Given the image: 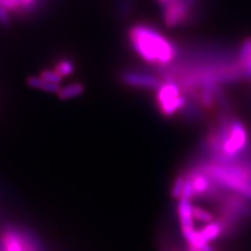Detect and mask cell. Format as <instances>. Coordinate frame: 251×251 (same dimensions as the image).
I'll return each mask as SVG.
<instances>
[{
    "label": "cell",
    "mask_w": 251,
    "mask_h": 251,
    "mask_svg": "<svg viewBox=\"0 0 251 251\" xmlns=\"http://www.w3.org/2000/svg\"><path fill=\"white\" fill-rule=\"evenodd\" d=\"M128 40L141 59L156 67L171 65L179 57L180 50L176 43L146 23L132 25L128 30Z\"/></svg>",
    "instance_id": "obj_1"
},
{
    "label": "cell",
    "mask_w": 251,
    "mask_h": 251,
    "mask_svg": "<svg viewBox=\"0 0 251 251\" xmlns=\"http://www.w3.org/2000/svg\"><path fill=\"white\" fill-rule=\"evenodd\" d=\"M156 100L161 114L171 117L176 112L181 111L187 98L176 82L162 81L156 92Z\"/></svg>",
    "instance_id": "obj_2"
},
{
    "label": "cell",
    "mask_w": 251,
    "mask_h": 251,
    "mask_svg": "<svg viewBox=\"0 0 251 251\" xmlns=\"http://www.w3.org/2000/svg\"><path fill=\"white\" fill-rule=\"evenodd\" d=\"M193 0H172L163 5V20L169 27L182 25L191 18Z\"/></svg>",
    "instance_id": "obj_3"
},
{
    "label": "cell",
    "mask_w": 251,
    "mask_h": 251,
    "mask_svg": "<svg viewBox=\"0 0 251 251\" xmlns=\"http://www.w3.org/2000/svg\"><path fill=\"white\" fill-rule=\"evenodd\" d=\"M121 81L132 88L158 89L162 81L158 76L141 70H125L120 75Z\"/></svg>",
    "instance_id": "obj_4"
},
{
    "label": "cell",
    "mask_w": 251,
    "mask_h": 251,
    "mask_svg": "<svg viewBox=\"0 0 251 251\" xmlns=\"http://www.w3.org/2000/svg\"><path fill=\"white\" fill-rule=\"evenodd\" d=\"M193 204L188 199L181 198L178 202V216L181 224L182 231L194 229V216H193Z\"/></svg>",
    "instance_id": "obj_5"
},
{
    "label": "cell",
    "mask_w": 251,
    "mask_h": 251,
    "mask_svg": "<svg viewBox=\"0 0 251 251\" xmlns=\"http://www.w3.org/2000/svg\"><path fill=\"white\" fill-rule=\"evenodd\" d=\"M182 116L184 117V120L190 123H198L203 120V107L195 101L193 100L187 99V101L185 106L182 108L181 111Z\"/></svg>",
    "instance_id": "obj_6"
},
{
    "label": "cell",
    "mask_w": 251,
    "mask_h": 251,
    "mask_svg": "<svg viewBox=\"0 0 251 251\" xmlns=\"http://www.w3.org/2000/svg\"><path fill=\"white\" fill-rule=\"evenodd\" d=\"M85 91V86L82 82H74L66 86H63L58 91V98L62 100H73L80 97Z\"/></svg>",
    "instance_id": "obj_7"
},
{
    "label": "cell",
    "mask_w": 251,
    "mask_h": 251,
    "mask_svg": "<svg viewBox=\"0 0 251 251\" xmlns=\"http://www.w3.org/2000/svg\"><path fill=\"white\" fill-rule=\"evenodd\" d=\"M53 70L63 77H67L73 75L75 72V62L73 58H69L67 56L59 57L53 64Z\"/></svg>",
    "instance_id": "obj_8"
},
{
    "label": "cell",
    "mask_w": 251,
    "mask_h": 251,
    "mask_svg": "<svg viewBox=\"0 0 251 251\" xmlns=\"http://www.w3.org/2000/svg\"><path fill=\"white\" fill-rule=\"evenodd\" d=\"M26 82H27V85L30 86V87H33L35 89H39V90H43L46 92L58 93V91L61 88V85H56V84L47 82L39 75L28 76Z\"/></svg>",
    "instance_id": "obj_9"
},
{
    "label": "cell",
    "mask_w": 251,
    "mask_h": 251,
    "mask_svg": "<svg viewBox=\"0 0 251 251\" xmlns=\"http://www.w3.org/2000/svg\"><path fill=\"white\" fill-rule=\"evenodd\" d=\"M200 232L205 241L209 243L211 241H215L220 235L223 234V227L219 221H213L207 223L202 229H200Z\"/></svg>",
    "instance_id": "obj_10"
},
{
    "label": "cell",
    "mask_w": 251,
    "mask_h": 251,
    "mask_svg": "<svg viewBox=\"0 0 251 251\" xmlns=\"http://www.w3.org/2000/svg\"><path fill=\"white\" fill-rule=\"evenodd\" d=\"M39 76L42 77L43 80L56 84V85H61L63 77L56 72V70L50 69V68H44L41 70V73L39 74Z\"/></svg>",
    "instance_id": "obj_11"
},
{
    "label": "cell",
    "mask_w": 251,
    "mask_h": 251,
    "mask_svg": "<svg viewBox=\"0 0 251 251\" xmlns=\"http://www.w3.org/2000/svg\"><path fill=\"white\" fill-rule=\"evenodd\" d=\"M193 216H194V219L198 220V221H201L203 223H206V224L214 221L213 214H210L209 211L203 209L199 206H196V205L193 206Z\"/></svg>",
    "instance_id": "obj_12"
},
{
    "label": "cell",
    "mask_w": 251,
    "mask_h": 251,
    "mask_svg": "<svg viewBox=\"0 0 251 251\" xmlns=\"http://www.w3.org/2000/svg\"><path fill=\"white\" fill-rule=\"evenodd\" d=\"M184 183H185V175L184 174L179 175L175 179V181H174V183H173V186H172V191H171L173 198H175V199L181 198Z\"/></svg>",
    "instance_id": "obj_13"
},
{
    "label": "cell",
    "mask_w": 251,
    "mask_h": 251,
    "mask_svg": "<svg viewBox=\"0 0 251 251\" xmlns=\"http://www.w3.org/2000/svg\"><path fill=\"white\" fill-rule=\"evenodd\" d=\"M183 174H184V173H183ZM181 198L188 199V200H192V199L195 198V191H194L193 183L191 181V179L187 178L186 176H185V183H184ZM181 198H180V199H181Z\"/></svg>",
    "instance_id": "obj_14"
},
{
    "label": "cell",
    "mask_w": 251,
    "mask_h": 251,
    "mask_svg": "<svg viewBox=\"0 0 251 251\" xmlns=\"http://www.w3.org/2000/svg\"><path fill=\"white\" fill-rule=\"evenodd\" d=\"M11 11L6 9L5 6L0 5V25L9 26L12 22Z\"/></svg>",
    "instance_id": "obj_15"
},
{
    "label": "cell",
    "mask_w": 251,
    "mask_h": 251,
    "mask_svg": "<svg viewBox=\"0 0 251 251\" xmlns=\"http://www.w3.org/2000/svg\"><path fill=\"white\" fill-rule=\"evenodd\" d=\"M0 5L5 6L12 13H18L19 0H0Z\"/></svg>",
    "instance_id": "obj_16"
},
{
    "label": "cell",
    "mask_w": 251,
    "mask_h": 251,
    "mask_svg": "<svg viewBox=\"0 0 251 251\" xmlns=\"http://www.w3.org/2000/svg\"><path fill=\"white\" fill-rule=\"evenodd\" d=\"M243 73H244V80L251 82V54L247 61L242 65Z\"/></svg>",
    "instance_id": "obj_17"
},
{
    "label": "cell",
    "mask_w": 251,
    "mask_h": 251,
    "mask_svg": "<svg viewBox=\"0 0 251 251\" xmlns=\"http://www.w3.org/2000/svg\"><path fill=\"white\" fill-rule=\"evenodd\" d=\"M170 1H172V0H159V2H160V4L163 6V5H166L168 2H170Z\"/></svg>",
    "instance_id": "obj_18"
}]
</instances>
